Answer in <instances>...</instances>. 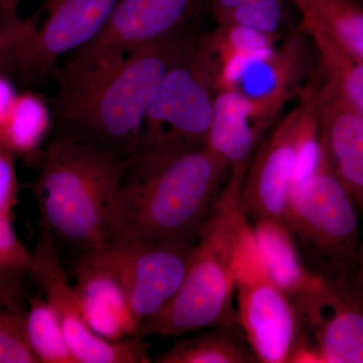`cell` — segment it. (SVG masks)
<instances>
[{"label": "cell", "mask_w": 363, "mask_h": 363, "mask_svg": "<svg viewBox=\"0 0 363 363\" xmlns=\"http://www.w3.org/2000/svg\"><path fill=\"white\" fill-rule=\"evenodd\" d=\"M199 33L197 23L106 65L57 71L52 133L130 161L162 79Z\"/></svg>", "instance_id": "cell-1"}, {"label": "cell", "mask_w": 363, "mask_h": 363, "mask_svg": "<svg viewBox=\"0 0 363 363\" xmlns=\"http://www.w3.org/2000/svg\"><path fill=\"white\" fill-rule=\"evenodd\" d=\"M228 173L225 162L208 147L154 167L128 162L108 241L197 240L218 204Z\"/></svg>", "instance_id": "cell-2"}, {"label": "cell", "mask_w": 363, "mask_h": 363, "mask_svg": "<svg viewBox=\"0 0 363 363\" xmlns=\"http://www.w3.org/2000/svg\"><path fill=\"white\" fill-rule=\"evenodd\" d=\"M35 159L40 228L75 255L104 247L130 161L56 133Z\"/></svg>", "instance_id": "cell-3"}, {"label": "cell", "mask_w": 363, "mask_h": 363, "mask_svg": "<svg viewBox=\"0 0 363 363\" xmlns=\"http://www.w3.org/2000/svg\"><path fill=\"white\" fill-rule=\"evenodd\" d=\"M243 180L229 176L204 224L180 288L140 326L138 337H182L208 328L240 329L236 314L238 252L250 223L240 207Z\"/></svg>", "instance_id": "cell-4"}, {"label": "cell", "mask_w": 363, "mask_h": 363, "mask_svg": "<svg viewBox=\"0 0 363 363\" xmlns=\"http://www.w3.org/2000/svg\"><path fill=\"white\" fill-rule=\"evenodd\" d=\"M200 32L162 79L130 164L152 167L206 147L216 97V71Z\"/></svg>", "instance_id": "cell-5"}, {"label": "cell", "mask_w": 363, "mask_h": 363, "mask_svg": "<svg viewBox=\"0 0 363 363\" xmlns=\"http://www.w3.org/2000/svg\"><path fill=\"white\" fill-rule=\"evenodd\" d=\"M284 222L313 272L331 281L357 278L362 245L358 207L322 150L314 173L294 186Z\"/></svg>", "instance_id": "cell-6"}, {"label": "cell", "mask_w": 363, "mask_h": 363, "mask_svg": "<svg viewBox=\"0 0 363 363\" xmlns=\"http://www.w3.org/2000/svg\"><path fill=\"white\" fill-rule=\"evenodd\" d=\"M236 314L248 347L257 362H307L312 350L297 307L264 269L252 224L238 252Z\"/></svg>", "instance_id": "cell-7"}, {"label": "cell", "mask_w": 363, "mask_h": 363, "mask_svg": "<svg viewBox=\"0 0 363 363\" xmlns=\"http://www.w3.org/2000/svg\"><path fill=\"white\" fill-rule=\"evenodd\" d=\"M196 241L111 240L74 259L104 272L116 284L140 331L180 288Z\"/></svg>", "instance_id": "cell-8"}, {"label": "cell", "mask_w": 363, "mask_h": 363, "mask_svg": "<svg viewBox=\"0 0 363 363\" xmlns=\"http://www.w3.org/2000/svg\"><path fill=\"white\" fill-rule=\"evenodd\" d=\"M119 0H45L43 23L21 18L4 32L13 55L14 76L38 86L57 64L95 39L108 23Z\"/></svg>", "instance_id": "cell-9"}, {"label": "cell", "mask_w": 363, "mask_h": 363, "mask_svg": "<svg viewBox=\"0 0 363 363\" xmlns=\"http://www.w3.org/2000/svg\"><path fill=\"white\" fill-rule=\"evenodd\" d=\"M26 274L58 315L69 347L77 363H150L145 339L108 340L91 328L77 291L72 285L56 241L40 228Z\"/></svg>", "instance_id": "cell-10"}, {"label": "cell", "mask_w": 363, "mask_h": 363, "mask_svg": "<svg viewBox=\"0 0 363 363\" xmlns=\"http://www.w3.org/2000/svg\"><path fill=\"white\" fill-rule=\"evenodd\" d=\"M209 0H119L101 33L69 56L58 71L95 68L197 25Z\"/></svg>", "instance_id": "cell-11"}, {"label": "cell", "mask_w": 363, "mask_h": 363, "mask_svg": "<svg viewBox=\"0 0 363 363\" xmlns=\"http://www.w3.org/2000/svg\"><path fill=\"white\" fill-rule=\"evenodd\" d=\"M297 104L277 121L250 160L240 207L252 223L260 220L284 221L293 188L297 143L304 100L300 90Z\"/></svg>", "instance_id": "cell-12"}, {"label": "cell", "mask_w": 363, "mask_h": 363, "mask_svg": "<svg viewBox=\"0 0 363 363\" xmlns=\"http://www.w3.org/2000/svg\"><path fill=\"white\" fill-rule=\"evenodd\" d=\"M317 96L320 147L329 168L363 216V116L333 79L320 73Z\"/></svg>", "instance_id": "cell-13"}, {"label": "cell", "mask_w": 363, "mask_h": 363, "mask_svg": "<svg viewBox=\"0 0 363 363\" xmlns=\"http://www.w3.org/2000/svg\"><path fill=\"white\" fill-rule=\"evenodd\" d=\"M317 362L363 363V284L357 278L327 281L306 323Z\"/></svg>", "instance_id": "cell-14"}, {"label": "cell", "mask_w": 363, "mask_h": 363, "mask_svg": "<svg viewBox=\"0 0 363 363\" xmlns=\"http://www.w3.org/2000/svg\"><path fill=\"white\" fill-rule=\"evenodd\" d=\"M250 224L267 274L302 314L319 297L327 279L308 267L285 222L267 219Z\"/></svg>", "instance_id": "cell-15"}, {"label": "cell", "mask_w": 363, "mask_h": 363, "mask_svg": "<svg viewBox=\"0 0 363 363\" xmlns=\"http://www.w3.org/2000/svg\"><path fill=\"white\" fill-rule=\"evenodd\" d=\"M262 140L250 117L247 95L238 89L218 91L206 147L225 162L229 173L247 174Z\"/></svg>", "instance_id": "cell-16"}, {"label": "cell", "mask_w": 363, "mask_h": 363, "mask_svg": "<svg viewBox=\"0 0 363 363\" xmlns=\"http://www.w3.org/2000/svg\"><path fill=\"white\" fill-rule=\"evenodd\" d=\"M200 38L213 59L218 91L238 89L250 67L277 49V37L245 26L216 25Z\"/></svg>", "instance_id": "cell-17"}, {"label": "cell", "mask_w": 363, "mask_h": 363, "mask_svg": "<svg viewBox=\"0 0 363 363\" xmlns=\"http://www.w3.org/2000/svg\"><path fill=\"white\" fill-rule=\"evenodd\" d=\"M76 291L91 328L108 340L138 337V326L121 289L109 277L74 259Z\"/></svg>", "instance_id": "cell-18"}, {"label": "cell", "mask_w": 363, "mask_h": 363, "mask_svg": "<svg viewBox=\"0 0 363 363\" xmlns=\"http://www.w3.org/2000/svg\"><path fill=\"white\" fill-rule=\"evenodd\" d=\"M52 124L50 101L35 91H21L0 121V145L16 157H35Z\"/></svg>", "instance_id": "cell-19"}, {"label": "cell", "mask_w": 363, "mask_h": 363, "mask_svg": "<svg viewBox=\"0 0 363 363\" xmlns=\"http://www.w3.org/2000/svg\"><path fill=\"white\" fill-rule=\"evenodd\" d=\"M238 329L211 328L182 336L168 350L152 359L156 363H257Z\"/></svg>", "instance_id": "cell-20"}, {"label": "cell", "mask_w": 363, "mask_h": 363, "mask_svg": "<svg viewBox=\"0 0 363 363\" xmlns=\"http://www.w3.org/2000/svg\"><path fill=\"white\" fill-rule=\"evenodd\" d=\"M298 28L309 38L320 73L333 79L363 116V59L345 49L311 18L302 16Z\"/></svg>", "instance_id": "cell-21"}, {"label": "cell", "mask_w": 363, "mask_h": 363, "mask_svg": "<svg viewBox=\"0 0 363 363\" xmlns=\"http://www.w3.org/2000/svg\"><path fill=\"white\" fill-rule=\"evenodd\" d=\"M298 16L316 21L363 59V6L353 0H291Z\"/></svg>", "instance_id": "cell-22"}, {"label": "cell", "mask_w": 363, "mask_h": 363, "mask_svg": "<svg viewBox=\"0 0 363 363\" xmlns=\"http://www.w3.org/2000/svg\"><path fill=\"white\" fill-rule=\"evenodd\" d=\"M21 278L0 277V363H39L26 335Z\"/></svg>", "instance_id": "cell-23"}, {"label": "cell", "mask_w": 363, "mask_h": 363, "mask_svg": "<svg viewBox=\"0 0 363 363\" xmlns=\"http://www.w3.org/2000/svg\"><path fill=\"white\" fill-rule=\"evenodd\" d=\"M26 335L39 363H77L54 308L35 296L26 310Z\"/></svg>", "instance_id": "cell-24"}, {"label": "cell", "mask_w": 363, "mask_h": 363, "mask_svg": "<svg viewBox=\"0 0 363 363\" xmlns=\"http://www.w3.org/2000/svg\"><path fill=\"white\" fill-rule=\"evenodd\" d=\"M291 0H209V14L216 25L245 26L277 35L285 25Z\"/></svg>", "instance_id": "cell-25"}, {"label": "cell", "mask_w": 363, "mask_h": 363, "mask_svg": "<svg viewBox=\"0 0 363 363\" xmlns=\"http://www.w3.org/2000/svg\"><path fill=\"white\" fill-rule=\"evenodd\" d=\"M11 221L0 218V277L23 278L32 260V252L21 242Z\"/></svg>", "instance_id": "cell-26"}, {"label": "cell", "mask_w": 363, "mask_h": 363, "mask_svg": "<svg viewBox=\"0 0 363 363\" xmlns=\"http://www.w3.org/2000/svg\"><path fill=\"white\" fill-rule=\"evenodd\" d=\"M16 157L0 145V218L11 219L18 205V178Z\"/></svg>", "instance_id": "cell-27"}, {"label": "cell", "mask_w": 363, "mask_h": 363, "mask_svg": "<svg viewBox=\"0 0 363 363\" xmlns=\"http://www.w3.org/2000/svg\"><path fill=\"white\" fill-rule=\"evenodd\" d=\"M18 94V91L16 90L11 77L4 74H0V121L11 109Z\"/></svg>", "instance_id": "cell-28"}, {"label": "cell", "mask_w": 363, "mask_h": 363, "mask_svg": "<svg viewBox=\"0 0 363 363\" xmlns=\"http://www.w3.org/2000/svg\"><path fill=\"white\" fill-rule=\"evenodd\" d=\"M0 74L14 75L13 55L4 33L0 30Z\"/></svg>", "instance_id": "cell-29"}, {"label": "cell", "mask_w": 363, "mask_h": 363, "mask_svg": "<svg viewBox=\"0 0 363 363\" xmlns=\"http://www.w3.org/2000/svg\"><path fill=\"white\" fill-rule=\"evenodd\" d=\"M23 0H0V23L13 20L18 14V6Z\"/></svg>", "instance_id": "cell-30"}, {"label": "cell", "mask_w": 363, "mask_h": 363, "mask_svg": "<svg viewBox=\"0 0 363 363\" xmlns=\"http://www.w3.org/2000/svg\"><path fill=\"white\" fill-rule=\"evenodd\" d=\"M357 279L363 284V240L360 245L359 259H358Z\"/></svg>", "instance_id": "cell-31"}, {"label": "cell", "mask_w": 363, "mask_h": 363, "mask_svg": "<svg viewBox=\"0 0 363 363\" xmlns=\"http://www.w3.org/2000/svg\"><path fill=\"white\" fill-rule=\"evenodd\" d=\"M353 1L357 2V4H360V6H363V0H353Z\"/></svg>", "instance_id": "cell-32"}]
</instances>
